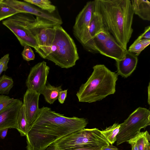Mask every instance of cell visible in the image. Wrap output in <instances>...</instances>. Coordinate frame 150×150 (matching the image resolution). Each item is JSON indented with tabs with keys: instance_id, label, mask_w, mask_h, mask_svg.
<instances>
[{
	"instance_id": "obj_1",
	"label": "cell",
	"mask_w": 150,
	"mask_h": 150,
	"mask_svg": "<svg viewBox=\"0 0 150 150\" xmlns=\"http://www.w3.org/2000/svg\"><path fill=\"white\" fill-rule=\"evenodd\" d=\"M88 123L84 118L67 117L43 107L25 136L27 150H45L61 138L85 128Z\"/></svg>"
},
{
	"instance_id": "obj_2",
	"label": "cell",
	"mask_w": 150,
	"mask_h": 150,
	"mask_svg": "<svg viewBox=\"0 0 150 150\" xmlns=\"http://www.w3.org/2000/svg\"><path fill=\"white\" fill-rule=\"evenodd\" d=\"M95 11L104 26L118 43L127 50L131 37L134 13L130 0H95Z\"/></svg>"
},
{
	"instance_id": "obj_3",
	"label": "cell",
	"mask_w": 150,
	"mask_h": 150,
	"mask_svg": "<svg viewBox=\"0 0 150 150\" xmlns=\"http://www.w3.org/2000/svg\"><path fill=\"white\" fill-rule=\"evenodd\" d=\"M86 83L76 93L79 102L91 103L101 100L115 92L118 75L104 65L97 64Z\"/></svg>"
},
{
	"instance_id": "obj_4",
	"label": "cell",
	"mask_w": 150,
	"mask_h": 150,
	"mask_svg": "<svg viewBox=\"0 0 150 150\" xmlns=\"http://www.w3.org/2000/svg\"><path fill=\"white\" fill-rule=\"evenodd\" d=\"M54 28L50 52L45 59L61 68L72 67L79 59L75 43L61 25H56Z\"/></svg>"
},
{
	"instance_id": "obj_5",
	"label": "cell",
	"mask_w": 150,
	"mask_h": 150,
	"mask_svg": "<svg viewBox=\"0 0 150 150\" xmlns=\"http://www.w3.org/2000/svg\"><path fill=\"white\" fill-rule=\"evenodd\" d=\"M110 145L98 129L84 128L68 134L51 145L60 150H72L84 147L102 149Z\"/></svg>"
},
{
	"instance_id": "obj_6",
	"label": "cell",
	"mask_w": 150,
	"mask_h": 150,
	"mask_svg": "<svg viewBox=\"0 0 150 150\" xmlns=\"http://www.w3.org/2000/svg\"><path fill=\"white\" fill-rule=\"evenodd\" d=\"M37 23L33 15L19 13L3 21L2 23L15 35L21 46H29L35 50L38 47L35 38Z\"/></svg>"
},
{
	"instance_id": "obj_7",
	"label": "cell",
	"mask_w": 150,
	"mask_h": 150,
	"mask_svg": "<svg viewBox=\"0 0 150 150\" xmlns=\"http://www.w3.org/2000/svg\"><path fill=\"white\" fill-rule=\"evenodd\" d=\"M150 111L146 108L139 107L120 124V130L117 136L116 144L119 145L127 142L135 137L150 125Z\"/></svg>"
},
{
	"instance_id": "obj_8",
	"label": "cell",
	"mask_w": 150,
	"mask_h": 150,
	"mask_svg": "<svg viewBox=\"0 0 150 150\" xmlns=\"http://www.w3.org/2000/svg\"><path fill=\"white\" fill-rule=\"evenodd\" d=\"M95 11L94 0L87 2L77 15L73 27L74 35L84 48L92 52L95 50L88 30L92 16Z\"/></svg>"
},
{
	"instance_id": "obj_9",
	"label": "cell",
	"mask_w": 150,
	"mask_h": 150,
	"mask_svg": "<svg viewBox=\"0 0 150 150\" xmlns=\"http://www.w3.org/2000/svg\"><path fill=\"white\" fill-rule=\"evenodd\" d=\"M50 67L45 61L32 67L26 80L28 89L40 93L46 85Z\"/></svg>"
},
{
	"instance_id": "obj_10",
	"label": "cell",
	"mask_w": 150,
	"mask_h": 150,
	"mask_svg": "<svg viewBox=\"0 0 150 150\" xmlns=\"http://www.w3.org/2000/svg\"><path fill=\"white\" fill-rule=\"evenodd\" d=\"M57 25L48 23L39 27L35 36L38 47L35 50L42 58L45 59L50 54L54 33V27Z\"/></svg>"
},
{
	"instance_id": "obj_11",
	"label": "cell",
	"mask_w": 150,
	"mask_h": 150,
	"mask_svg": "<svg viewBox=\"0 0 150 150\" xmlns=\"http://www.w3.org/2000/svg\"><path fill=\"white\" fill-rule=\"evenodd\" d=\"M23 102L19 99L16 100L0 113V132L6 129H18L17 118Z\"/></svg>"
},
{
	"instance_id": "obj_12",
	"label": "cell",
	"mask_w": 150,
	"mask_h": 150,
	"mask_svg": "<svg viewBox=\"0 0 150 150\" xmlns=\"http://www.w3.org/2000/svg\"><path fill=\"white\" fill-rule=\"evenodd\" d=\"M40 95L36 91L27 89L24 95L23 105L29 128L39 113L38 103Z\"/></svg>"
},
{
	"instance_id": "obj_13",
	"label": "cell",
	"mask_w": 150,
	"mask_h": 150,
	"mask_svg": "<svg viewBox=\"0 0 150 150\" xmlns=\"http://www.w3.org/2000/svg\"><path fill=\"white\" fill-rule=\"evenodd\" d=\"M98 53L114 59H122L127 51L122 48L111 35L103 43L96 47Z\"/></svg>"
},
{
	"instance_id": "obj_14",
	"label": "cell",
	"mask_w": 150,
	"mask_h": 150,
	"mask_svg": "<svg viewBox=\"0 0 150 150\" xmlns=\"http://www.w3.org/2000/svg\"><path fill=\"white\" fill-rule=\"evenodd\" d=\"M138 61L137 56L127 51L122 59L116 61L117 74L125 78L129 76L135 69Z\"/></svg>"
},
{
	"instance_id": "obj_15",
	"label": "cell",
	"mask_w": 150,
	"mask_h": 150,
	"mask_svg": "<svg viewBox=\"0 0 150 150\" xmlns=\"http://www.w3.org/2000/svg\"><path fill=\"white\" fill-rule=\"evenodd\" d=\"M134 14L142 19L150 21V2L147 0L131 1Z\"/></svg>"
},
{
	"instance_id": "obj_16",
	"label": "cell",
	"mask_w": 150,
	"mask_h": 150,
	"mask_svg": "<svg viewBox=\"0 0 150 150\" xmlns=\"http://www.w3.org/2000/svg\"><path fill=\"white\" fill-rule=\"evenodd\" d=\"M104 28L101 16L94 11L91 16L88 30L89 35L92 40L98 33Z\"/></svg>"
},
{
	"instance_id": "obj_17",
	"label": "cell",
	"mask_w": 150,
	"mask_h": 150,
	"mask_svg": "<svg viewBox=\"0 0 150 150\" xmlns=\"http://www.w3.org/2000/svg\"><path fill=\"white\" fill-rule=\"evenodd\" d=\"M62 90L61 86L55 87L47 83L40 94L43 95L46 102L52 104L58 99L59 92Z\"/></svg>"
},
{
	"instance_id": "obj_18",
	"label": "cell",
	"mask_w": 150,
	"mask_h": 150,
	"mask_svg": "<svg viewBox=\"0 0 150 150\" xmlns=\"http://www.w3.org/2000/svg\"><path fill=\"white\" fill-rule=\"evenodd\" d=\"M129 141L135 142L138 150H150V135L147 131L140 132Z\"/></svg>"
},
{
	"instance_id": "obj_19",
	"label": "cell",
	"mask_w": 150,
	"mask_h": 150,
	"mask_svg": "<svg viewBox=\"0 0 150 150\" xmlns=\"http://www.w3.org/2000/svg\"><path fill=\"white\" fill-rule=\"evenodd\" d=\"M17 123L18 132L21 136H25L28 132L29 127L28 122L26 115L23 104L18 112Z\"/></svg>"
},
{
	"instance_id": "obj_20",
	"label": "cell",
	"mask_w": 150,
	"mask_h": 150,
	"mask_svg": "<svg viewBox=\"0 0 150 150\" xmlns=\"http://www.w3.org/2000/svg\"><path fill=\"white\" fill-rule=\"evenodd\" d=\"M120 124L115 123L100 132L109 143L112 145L116 141L117 137L120 130Z\"/></svg>"
},
{
	"instance_id": "obj_21",
	"label": "cell",
	"mask_w": 150,
	"mask_h": 150,
	"mask_svg": "<svg viewBox=\"0 0 150 150\" xmlns=\"http://www.w3.org/2000/svg\"><path fill=\"white\" fill-rule=\"evenodd\" d=\"M150 44V39H137L130 46L127 51L138 56Z\"/></svg>"
},
{
	"instance_id": "obj_22",
	"label": "cell",
	"mask_w": 150,
	"mask_h": 150,
	"mask_svg": "<svg viewBox=\"0 0 150 150\" xmlns=\"http://www.w3.org/2000/svg\"><path fill=\"white\" fill-rule=\"evenodd\" d=\"M24 1L38 7L41 10L52 13L56 9V6L48 0H24Z\"/></svg>"
},
{
	"instance_id": "obj_23",
	"label": "cell",
	"mask_w": 150,
	"mask_h": 150,
	"mask_svg": "<svg viewBox=\"0 0 150 150\" xmlns=\"http://www.w3.org/2000/svg\"><path fill=\"white\" fill-rule=\"evenodd\" d=\"M13 86L12 78L5 74L0 76V94L8 95Z\"/></svg>"
},
{
	"instance_id": "obj_24",
	"label": "cell",
	"mask_w": 150,
	"mask_h": 150,
	"mask_svg": "<svg viewBox=\"0 0 150 150\" xmlns=\"http://www.w3.org/2000/svg\"><path fill=\"white\" fill-rule=\"evenodd\" d=\"M19 13L14 8L0 2V21Z\"/></svg>"
},
{
	"instance_id": "obj_25",
	"label": "cell",
	"mask_w": 150,
	"mask_h": 150,
	"mask_svg": "<svg viewBox=\"0 0 150 150\" xmlns=\"http://www.w3.org/2000/svg\"><path fill=\"white\" fill-rule=\"evenodd\" d=\"M110 35V34L105 28L101 30L92 39L95 49L96 47L105 42Z\"/></svg>"
},
{
	"instance_id": "obj_26",
	"label": "cell",
	"mask_w": 150,
	"mask_h": 150,
	"mask_svg": "<svg viewBox=\"0 0 150 150\" xmlns=\"http://www.w3.org/2000/svg\"><path fill=\"white\" fill-rule=\"evenodd\" d=\"M16 99L7 96L0 95V113L13 103Z\"/></svg>"
},
{
	"instance_id": "obj_27",
	"label": "cell",
	"mask_w": 150,
	"mask_h": 150,
	"mask_svg": "<svg viewBox=\"0 0 150 150\" xmlns=\"http://www.w3.org/2000/svg\"><path fill=\"white\" fill-rule=\"evenodd\" d=\"M21 55L23 59L28 62L34 60L35 58V55L33 50L28 45L24 47Z\"/></svg>"
},
{
	"instance_id": "obj_28",
	"label": "cell",
	"mask_w": 150,
	"mask_h": 150,
	"mask_svg": "<svg viewBox=\"0 0 150 150\" xmlns=\"http://www.w3.org/2000/svg\"><path fill=\"white\" fill-rule=\"evenodd\" d=\"M10 59L9 55L7 54L0 59V76L2 73L8 69V64Z\"/></svg>"
},
{
	"instance_id": "obj_29",
	"label": "cell",
	"mask_w": 150,
	"mask_h": 150,
	"mask_svg": "<svg viewBox=\"0 0 150 150\" xmlns=\"http://www.w3.org/2000/svg\"><path fill=\"white\" fill-rule=\"evenodd\" d=\"M138 39H150V26L146 27L143 32L137 38Z\"/></svg>"
},
{
	"instance_id": "obj_30",
	"label": "cell",
	"mask_w": 150,
	"mask_h": 150,
	"mask_svg": "<svg viewBox=\"0 0 150 150\" xmlns=\"http://www.w3.org/2000/svg\"><path fill=\"white\" fill-rule=\"evenodd\" d=\"M67 90H62L59 92L58 99L59 103L61 104H63L67 96Z\"/></svg>"
},
{
	"instance_id": "obj_31",
	"label": "cell",
	"mask_w": 150,
	"mask_h": 150,
	"mask_svg": "<svg viewBox=\"0 0 150 150\" xmlns=\"http://www.w3.org/2000/svg\"><path fill=\"white\" fill-rule=\"evenodd\" d=\"M102 149L95 147H84L78 148L72 150H101Z\"/></svg>"
},
{
	"instance_id": "obj_32",
	"label": "cell",
	"mask_w": 150,
	"mask_h": 150,
	"mask_svg": "<svg viewBox=\"0 0 150 150\" xmlns=\"http://www.w3.org/2000/svg\"><path fill=\"white\" fill-rule=\"evenodd\" d=\"M101 150H118V149L115 146L109 145L103 147Z\"/></svg>"
},
{
	"instance_id": "obj_33",
	"label": "cell",
	"mask_w": 150,
	"mask_h": 150,
	"mask_svg": "<svg viewBox=\"0 0 150 150\" xmlns=\"http://www.w3.org/2000/svg\"><path fill=\"white\" fill-rule=\"evenodd\" d=\"M8 128L0 132V137L2 139H4L6 137L8 130Z\"/></svg>"
},
{
	"instance_id": "obj_34",
	"label": "cell",
	"mask_w": 150,
	"mask_h": 150,
	"mask_svg": "<svg viewBox=\"0 0 150 150\" xmlns=\"http://www.w3.org/2000/svg\"><path fill=\"white\" fill-rule=\"evenodd\" d=\"M132 146V150H138L136 143L134 141H128L127 142Z\"/></svg>"
},
{
	"instance_id": "obj_35",
	"label": "cell",
	"mask_w": 150,
	"mask_h": 150,
	"mask_svg": "<svg viewBox=\"0 0 150 150\" xmlns=\"http://www.w3.org/2000/svg\"><path fill=\"white\" fill-rule=\"evenodd\" d=\"M45 150H60L57 148H56L53 145H51L48 146Z\"/></svg>"
},
{
	"instance_id": "obj_36",
	"label": "cell",
	"mask_w": 150,
	"mask_h": 150,
	"mask_svg": "<svg viewBox=\"0 0 150 150\" xmlns=\"http://www.w3.org/2000/svg\"><path fill=\"white\" fill-rule=\"evenodd\" d=\"M148 102L149 105H150V83H149L148 87Z\"/></svg>"
}]
</instances>
